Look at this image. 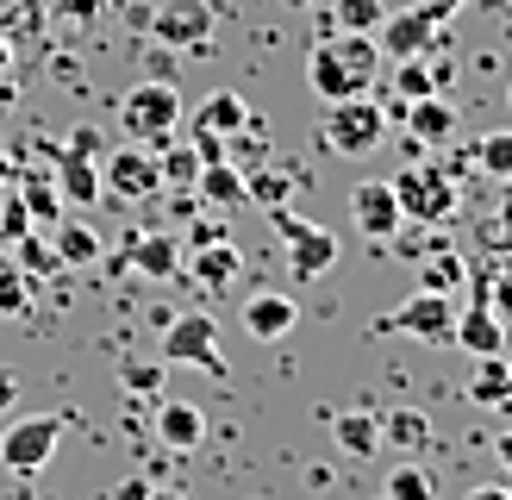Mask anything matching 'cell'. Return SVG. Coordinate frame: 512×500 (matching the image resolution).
Masks as SVG:
<instances>
[{
    "label": "cell",
    "mask_w": 512,
    "mask_h": 500,
    "mask_svg": "<svg viewBox=\"0 0 512 500\" xmlns=\"http://www.w3.org/2000/svg\"><path fill=\"white\" fill-rule=\"evenodd\" d=\"M381 44L369 32H325L313 44V57H306V82H313V94L325 100H356V94H369L381 82Z\"/></svg>",
    "instance_id": "1"
},
{
    "label": "cell",
    "mask_w": 512,
    "mask_h": 500,
    "mask_svg": "<svg viewBox=\"0 0 512 500\" xmlns=\"http://www.w3.org/2000/svg\"><path fill=\"white\" fill-rule=\"evenodd\" d=\"M394 200H400V219L413 225H450L456 213H463V188H456V169L450 163H406L394 175Z\"/></svg>",
    "instance_id": "2"
},
{
    "label": "cell",
    "mask_w": 512,
    "mask_h": 500,
    "mask_svg": "<svg viewBox=\"0 0 512 500\" xmlns=\"http://www.w3.org/2000/svg\"><path fill=\"white\" fill-rule=\"evenodd\" d=\"M119 125H125V138L132 144H169L175 138V125H182V88L175 82H138V88H125L119 94Z\"/></svg>",
    "instance_id": "3"
},
{
    "label": "cell",
    "mask_w": 512,
    "mask_h": 500,
    "mask_svg": "<svg viewBox=\"0 0 512 500\" xmlns=\"http://www.w3.org/2000/svg\"><path fill=\"white\" fill-rule=\"evenodd\" d=\"M319 138H325L331 157H369V150H381V138H388V113H381V100H369V94L331 100Z\"/></svg>",
    "instance_id": "4"
},
{
    "label": "cell",
    "mask_w": 512,
    "mask_h": 500,
    "mask_svg": "<svg viewBox=\"0 0 512 500\" xmlns=\"http://www.w3.org/2000/svg\"><path fill=\"white\" fill-rule=\"evenodd\" d=\"M144 32L163 50H194V57H207L213 32H219V13H213V0H157L150 19H144Z\"/></svg>",
    "instance_id": "5"
},
{
    "label": "cell",
    "mask_w": 512,
    "mask_h": 500,
    "mask_svg": "<svg viewBox=\"0 0 512 500\" xmlns=\"http://www.w3.org/2000/svg\"><path fill=\"white\" fill-rule=\"evenodd\" d=\"M63 432H69V413H25V419H13L7 432H0V463L13 475H38V469H50V457H57Z\"/></svg>",
    "instance_id": "6"
},
{
    "label": "cell",
    "mask_w": 512,
    "mask_h": 500,
    "mask_svg": "<svg viewBox=\"0 0 512 500\" xmlns=\"http://www.w3.org/2000/svg\"><path fill=\"white\" fill-rule=\"evenodd\" d=\"M163 363H182V369H207L213 382H225V357H219V319L213 313H182L163 325Z\"/></svg>",
    "instance_id": "7"
},
{
    "label": "cell",
    "mask_w": 512,
    "mask_h": 500,
    "mask_svg": "<svg viewBox=\"0 0 512 500\" xmlns=\"http://www.w3.org/2000/svg\"><path fill=\"white\" fill-rule=\"evenodd\" d=\"M269 225L281 232V244H288V269H294V282H319V275L338 263V238H331L325 225L300 219V213H288V207H269Z\"/></svg>",
    "instance_id": "8"
},
{
    "label": "cell",
    "mask_w": 512,
    "mask_h": 500,
    "mask_svg": "<svg viewBox=\"0 0 512 500\" xmlns=\"http://www.w3.org/2000/svg\"><path fill=\"white\" fill-rule=\"evenodd\" d=\"M100 194L107 200H157L163 194L157 150L132 144V138H125V150H107V163H100Z\"/></svg>",
    "instance_id": "9"
},
{
    "label": "cell",
    "mask_w": 512,
    "mask_h": 500,
    "mask_svg": "<svg viewBox=\"0 0 512 500\" xmlns=\"http://www.w3.org/2000/svg\"><path fill=\"white\" fill-rule=\"evenodd\" d=\"M394 332H406V338H419V344H450V332H456V294H438V288H419V294H406L400 307H394Z\"/></svg>",
    "instance_id": "10"
},
{
    "label": "cell",
    "mask_w": 512,
    "mask_h": 500,
    "mask_svg": "<svg viewBox=\"0 0 512 500\" xmlns=\"http://www.w3.org/2000/svg\"><path fill=\"white\" fill-rule=\"evenodd\" d=\"M438 32H444V19H431L425 7H400L375 25V44H381V57H425Z\"/></svg>",
    "instance_id": "11"
},
{
    "label": "cell",
    "mask_w": 512,
    "mask_h": 500,
    "mask_svg": "<svg viewBox=\"0 0 512 500\" xmlns=\"http://www.w3.org/2000/svg\"><path fill=\"white\" fill-rule=\"evenodd\" d=\"M450 344L469 350V357H506V319L475 294L469 307H456V332H450Z\"/></svg>",
    "instance_id": "12"
},
{
    "label": "cell",
    "mask_w": 512,
    "mask_h": 500,
    "mask_svg": "<svg viewBox=\"0 0 512 500\" xmlns=\"http://www.w3.org/2000/svg\"><path fill=\"white\" fill-rule=\"evenodd\" d=\"M294 325H300V300H294V294H281V288H256V294L244 300V332H250L256 344L288 338Z\"/></svg>",
    "instance_id": "13"
},
{
    "label": "cell",
    "mask_w": 512,
    "mask_h": 500,
    "mask_svg": "<svg viewBox=\"0 0 512 500\" xmlns=\"http://www.w3.org/2000/svg\"><path fill=\"white\" fill-rule=\"evenodd\" d=\"M350 219H356V232L363 238H375V244H388V238H400V200H394V188L388 182H363L350 194Z\"/></svg>",
    "instance_id": "14"
},
{
    "label": "cell",
    "mask_w": 512,
    "mask_h": 500,
    "mask_svg": "<svg viewBox=\"0 0 512 500\" xmlns=\"http://www.w3.org/2000/svg\"><path fill=\"white\" fill-rule=\"evenodd\" d=\"M238 125H250V100L232 94V88H213V94L188 113V138H232Z\"/></svg>",
    "instance_id": "15"
},
{
    "label": "cell",
    "mask_w": 512,
    "mask_h": 500,
    "mask_svg": "<svg viewBox=\"0 0 512 500\" xmlns=\"http://www.w3.org/2000/svg\"><path fill=\"white\" fill-rule=\"evenodd\" d=\"M406 138H413L419 150H438V144H450L456 138V100L450 94H425V100H413L406 107Z\"/></svg>",
    "instance_id": "16"
},
{
    "label": "cell",
    "mask_w": 512,
    "mask_h": 500,
    "mask_svg": "<svg viewBox=\"0 0 512 500\" xmlns=\"http://www.w3.org/2000/svg\"><path fill=\"white\" fill-rule=\"evenodd\" d=\"M238 269H244V257H238L232 238H213V244H194L188 250V275L200 282V294H225V288L238 282Z\"/></svg>",
    "instance_id": "17"
},
{
    "label": "cell",
    "mask_w": 512,
    "mask_h": 500,
    "mask_svg": "<svg viewBox=\"0 0 512 500\" xmlns=\"http://www.w3.org/2000/svg\"><path fill=\"white\" fill-rule=\"evenodd\" d=\"M125 257H132V269L150 275V282H169V275H182V238L138 232V238H125Z\"/></svg>",
    "instance_id": "18"
},
{
    "label": "cell",
    "mask_w": 512,
    "mask_h": 500,
    "mask_svg": "<svg viewBox=\"0 0 512 500\" xmlns=\"http://www.w3.org/2000/svg\"><path fill=\"white\" fill-rule=\"evenodd\" d=\"M50 182H57L63 207H94V200H100V163L63 144V150H57V175H50Z\"/></svg>",
    "instance_id": "19"
},
{
    "label": "cell",
    "mask_w": 512,
    "mask_h": 500,
    "mask_svg": "<svg viewBox=\"0 0 512 500\" xmlns=\"http://www.w3.org/2000/svg\"><path fill=\"white\" fill-rule=\"evenodd\" d=\"M157 438H163V450H200V438H207V413H200L194 400H163L157 407Z\"/></svg>",
    "instance_id": "20"
},
{
    "label": "cell",
    "mask_w": 512,
    "mask_h": 500,
    "mask_svg": "<svg viewBox=\"0 0 512 500\" xmlns=\"http://www.w3.org/2000/svg\"><path fill=\"white\" fill-rule=\"evenodd\" d=\"M50 250H57L63 269H88V263H100V250H107V244H100L94 225H82V219L63 213L57 225H50Z\"/></svg>",
    "instance_id": "21"
},
{
    "label": "cell",
    "mask_w": 512,
    "mask_h": 500,
    "mask_svg": "<svg viewBox=\"0 0 512 500\" xmlns=\"http://www.w3.org/2000/svg\"><path fill=\"white\" fill-rule=\"evenodd\" d=\"M194 200H200V207H213V213H238V207H250V200H244V169H232V163H207V169H200V182H194Z\"/></svg>",
    "instance_id": "22"
},
{
    "label": "cell",
    "mask_w": 512,
    "mask_h": 500,
    "mask_svg": "<svg viewBox=\"0 0 512 500\" xmlns=\"http://www.w3.org/2000/svg\"><path fill=\"white\" fill-rule=\"evenodd\" d=\"M469 400H475V407H512V369H506V357H475Z\"/></svg>",
    "instance_id": "23"
},
{
    "label": "cell",
    "mask_w": 512,
    "mask_h": 500,
    "mask_svg": "<svg viewBox=\"0 0 512 500\" xmlns=\"http://www.w3.org/2000/svg\"><path fill=\"white\" fill-rule=\"evenodd\" d=\"M331 438H338L344 457H375L381 450V419L375 413H338L331 419Z\"/></svg>",
    "instance_id": "24"
},
{
    "label": "cell",
    "mask_w": 512,
    "mask_h": 500,
    "mask_svg": "<svg viewBox=\"0 0 512 500\" xmlns=\"http://www.w3.org/2000/svg\"><path fill=\"white\" fill-rule=\"evenodd\" d=\"M200 150L194 144H157V175H163V188H175V194H194V182H200Z\"/></svg>",
    "instance_id": "25"
},
{
    "label": "cell",
    "mask_w": 512,
    "mask_h": 500,
    "mask_svg": "<svg viewBox=\"0 0 512 500\" xmlns=\"http://www.w3.org/2000/svg\"><path fill=\"white\" fill-rule=\"evenodd\" d=\"M13 188H19V200H25V213H32V225H57L63 219V194H57V182L50 175H13Z\"/></svg>",
    "instance_id": "26"
},
{
    "label": "cell",
    "mask_w": 512,
    "mask_h": 500,
    "mask_svg": "<svg viewBox=\"0 0 512 500\" xmlns=\"http://www.w3.org/2000/svg\"><path fill=\"white\" fill-rule=\"evenodd\" d=\"M381 444H394V450H431V419L419 407H394L388 419H381Z\"/></svg>",
    "instance_id": "27"
},
{
    "label": "cell",
    "mask_w": 512,
    "mask_h": 500,
    "mask_svg": "<svg viewBox=\"0 0 512 500\" xmlns=\"http://www.w3.org/2000/svg\"><path fill=\"white\" fill-rule=\"evenodd\" d=\"M381 19H388V0H331L325 32H369L375 38Z\"/></svg>",
    "instance_id": "28"
},
{
    "label": "cell",
    "mask_w": 512,
    "mask_h": 500,
    "mask_svg": "<svg viewBox=\"0 0 512 500\" xmlns=\"http://www.w3.org/2000/svg\"><path fill=\"white\" fill-rule=\"evenodd\" d=\"M32 294H38L32 275H25L13 257H0V319H25L32 313Z\"/></svg>",
    "instance_id": "29"
},
{
    "label": "cell",
    "mask_w": 512,
    "mask_h": 500,
    "mask_svg": "<svg viewBox=\"0 0 512 500\" xmlns=\"http://www.w3.org/2000/svg\"><path fill=\"white\" fill-rule=\"evenodd\" d=\"M288 194H294V175L288 169H244V200H256V207H288Z\"/></svg>",
    "instance_id": "30"
},
{
    "label": "cell",
    "mask_w": 512,
    "mask_h": 500,
    "mask_svg": "<svg viewBox=\"0 0 512 500\" xmlns=\"http://www.w3.org/2000/svg\"><path fill=\"white\" fill-rule=\"evenodd\" d=\"M463 282H469V263L456 257L450 244H438V257H425V263H419V288H438V294H456V288H463Z\"/></svg>",
    "instance_id": "31"
},
{
    "label": "cell",
    "mask_w": 512,
    "mask_h": 500,
    "mask_svg": "<svg viewBox=\"0 0 512 500\" xmlns=\"http://www.w3.org/2000/svg\"><path fill=\"white\" fill-rule=\"evenodd\" d=\"M469 157L481 175H494V182H512V132H481L469 144Z\"/></svg>",
    "instance_id": "32"
},
{
    "label": "cell",
    "mask_w": 512,
    "mask_h": 500,
    "mask_svg": "<svg viewBox=\"0 0 512 500\" xmlns=\"http://www.w3.org/2000/svg\"><path fill=\"white\" fill-rule=\"evenodd\" d=\"M381 494H388V500H438V475H431L425 463H400Z\"/></svg>",
    "instance_id": "33"
},
{
    "label": "cell",
    "mask_w": 512,
    "mask_h": 500,
    "mask_svg": "<svg viewBox=\"0 0 512 500\" xmlns=\"http://www.w3.org/2000/svg\"><path fill=\"white\" fill-rule=\"evenodd\" d=\"M13 250V263L32 275V282H44V275H57L63 263H57V250H50V238H38V232H25L19 244H7Z\"/></svg>",
    "instance_id": "34"
},
{
    "label": "cell",
    "mask_w": 512,
    "mask_h": 500,
    "mask_svg": "<svg viewBox=\"0 0 512 500\" xmlns=\"http://www.w3.org/2000/svg\"><path fill=\"white\" fill-rule=\"evenodd\" d=\"M425 94H438L431 88V63L425 57H394V100L413 107V100H425Z\"/></svg>",
    "instance_id": "35"
},
{
    "label": "cell",
    "mask_w": 512,
    "mask_h": 500,
    "mask_svg": "<svg viewBox=\"0 0 512 500\" xmlns=\"http://www.w3.org/2000/svg\"><path fill=\"white\" fill-rule=\"evenodd\" d=\"M25 232H32V213H25L19 188L7 182V188H0V250H7V244H19Z\"/></svg>",
    "instance_id": "36"
},
{
    "label": "cell",
    "mask_w": 512,
    "mask_h": 500,
    "mask_svg": "<svg viewBox=\"0 0 512 500\" xmlns=\"http://www.w3.org/2000/svg\"><path fill=\"white\" fill-rule=\"evenodd\" d=\"M44 13L57 25H82V32H88V25L107 13V0H44Z\"/></svg>",
    "instance_id": "37"
},
{
    "label": "cell",
    "mask_w": 512,
    "mask_h": 500,
    "mask_svg": "<svg viewBox=\"0 0 512 500\" xmlns=\"http://www.w3.org/2000/svg\"><path fill=\"white\" fill-rule=\"evenodd\" d=\"M163 369H169L163 357H157V363H125V369H119V382L132 388V394H150V400H163Z\"/></svg>",
    "instance_id": "38"
},
{
    "label": "cell",
    "mask_w": 512,
    "mask_h": 500,
    "mask_svg": "<svg viewBox=\"0 0 512 500\" xmlns=\"http://www.w3.org/2000/svg\"><path fill=\"white\" fill-rule=\"evenodd\" d=\"M481 244H494V257H500V263H512V194L500 200V213L481 225Z\"/></svg>",
    "instance_id": "39"
},
{
    "label": "cell",
    "mask_w": 512,
    "mask_h": 500,
    "mask_svg": "<svg viewBox=\"0 0 512 500\" xmlns=\"http://www.w3.org/2000/svg\"><path fill=\"white\" fill-rule=\"evenodd\" d=\"M481 300L500 313V319H512V263H500V275L494 282H481Z\"/></svg>",
    "instance_id": "40"
},
{
    "label": "cell",
    "mask_w": 512,
    "mask_h": 500,
    "mask_svg": "<svg viewBox=\"0 0 512 500\" xmlns=\"http://www.w3.org/2000/svg\"><path fill=\"white\" fill-rule=\"evenodd\" d=\"M63 144H69V150H82V157H94V163H100V150H107V144H100V132H94V125H75V132H69Z\"/></svg>",
    "instance_id": "41"
},
{
    "label": "cell",
    "mask_w": 512,
    "mask_h": 500,
    "mask_svg": "<svg viewBox=\"0 0 512 500\" xmlns=\"http://www.w3.org/2000/svg\"><path fill=\"white\" fill-rule=\"evenodd\" d=\"M419 7H425L431 19H450V13H463V7H469V0H419Z\"/></svg>",
    "instance_id": "42"
},
{
    "label": "cell",
    "mask_w": 512,
    "mask_h": 500,
    "mask_svg": "<svg viewBox=\"0 0 512 500\" xmlns=\"http://www.w3.org/2000/svg\"><path fill=\"white\" fill-rule=\"evenodd\" d=\"M13 400H19V375H13V369H0V413H7Z\"/></svg>",
    "instance_id": "43"
},
{
    "label": "cell",
    "mask_w": 512,
    "mask_h": 500,
    "mask_svg": "<svg viewBox=\"0 0 512 500\" xmlns=\"http://www.w3.org/2000/svg\"><path fill=\"white\" fill-rule=\"evenodd\" d=\"M213 238H225V225H219V219H207V225H194V238H188V250H194V244H213Z\"/></svg>",
    "instance_id": "44"
},
{
    "label": "cell",
    "mask_w": 512,
    "mask_h": 500,
    "mask_svg": "<svg viewBox=\"0 0 512 500\" xmlns=\"http://www.w3.org/2000/svg\"><path fill=\"white\" fill-rule=\"evenodd\" d=\"M469 500H512V482H488V488H475Z\"/></svg>",
    "instance_id": "45"
},
{
    "label": "cell",
    "mask_w": 512,
    "mask_h": 500,
    "mask_svg": "<svg viewBox=\"0 0 512 500\" xmlns=\"http://www.w3.org/2000/svg\"><path fill=\"white\" fill-rule=\"evenodd\" d=\"M13 175H19V169H13V157H7V144H0V188H7Z\"/></svg>",
    "instance_id": "46"
},
{
    "label": "cell",
    "mask_w": 512,
    "mask_h": 500,
    "mask_svg": "<svg viewBox=\"0 0 512 500\" xmlns=\"http://www.w3.org/2000/svg\"><path fill=\"white\" fill-rule=\"evenodd\" d=\"M13 107V75H0V113Z\"/></svg>",
    "instance_id": "47"
},
{
    "label": "cell",
    "mask_w": 512,
    "mask_h": 500,
    "mask_svg": "<svg viewBox=\"0 0 512 500\" xmlns=\"http://www.w3.org/2000/svg\"><path fill=\"white\" fill-rule=\"evenodd\" d=\"M500 463H506V475H512V432H500Z\"/></svg>",
    "instance_id": "48"
},
{
    "label": "cell",
    "mask_w": 512,
    "mask_h": 500,
    "mask_svg": "<svg viewBox=\"0 0 512 500\" xmlns=\"http://www.w3.org/2000/svg\"><path fill=\"white\" fill-rule=\"evenodd\" d=\"M0 75H13V50H7V38H0Z\"/></svg>",
    "instance_id": "49"
},
{
    "label": "cell",
    "mask_w": 512,
    "mask_h": 500,
    "mask_svg": "<svg viewBox=\"0 0 512 500\" xmlns=\"http://www.w3.org/2000/svg\"><path fill=\"white\" fill-rule=\"evenodd\" d=\"M144 500H188V494H175V488H157V494H144Z\"/></svg>",
    "instance_id": "50"
},
{
    "label": "cell",
    "mask_w": 512,
    "mask_h": 500,
    "mask_svg": "<svg viewBox=\"0 0 512 500\" xmlns=\"http://www.w3.org/2000/svg\"><path fill=\"white\" fill-rule=\"evenodd\" d=\"M281 7H319V0H281Z\"/></svg>",
    "instance_id": "51"
},
{
    "label": "cell",
    "mask_w": 512,
    "mask_h": 500,
    "mask_svg": "<svg viewBox=\"0 0 512 500\" xmlns=\"http://www.w3.org/2000/svg\"><path fill=\"white\" fill-rule=\"evenodd\" d=\"M506 369H512V344H506Z\"/></svg>",
    "instance_id": "52"
},
{
    "label": "cell",
    "mask_w": 512,
    "mask_h": 500,
    "mask_svg": "<svg viewBox=\"0 0 512 500\" xmlns=\"http://www.w3.org/2000/svg\"><path fill=\"white\" fill-rule=\"evenodd\" d=\"M381 500H388V494H381Z\"/></svg>",
    "instance_id": "53"
},
{
    "label": "cell",
    "mask_w": 512,
    "mask_h": 500,
    "mask_svg": "<svg viewBox=\"0 0 512 500\" xmlns=\"http://www.w3.org/2000/svg\"><path fill=\"white\" fill-rule=\"evenodd\" d=\"M506 100H512V94H506Z\"/></svg>",
    "instance_id": "54"
}]
</instances>
